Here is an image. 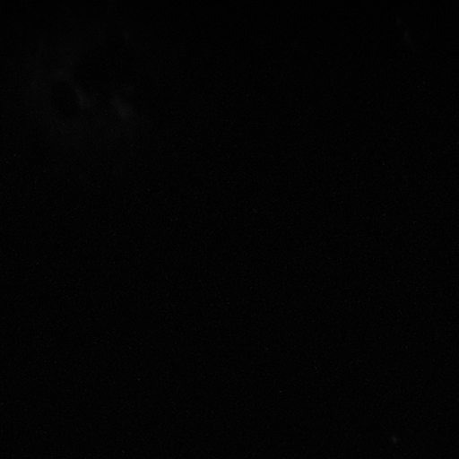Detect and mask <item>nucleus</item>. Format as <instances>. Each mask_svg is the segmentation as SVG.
I'll return each mask as SVG.
<instances>
[]
</instances>
